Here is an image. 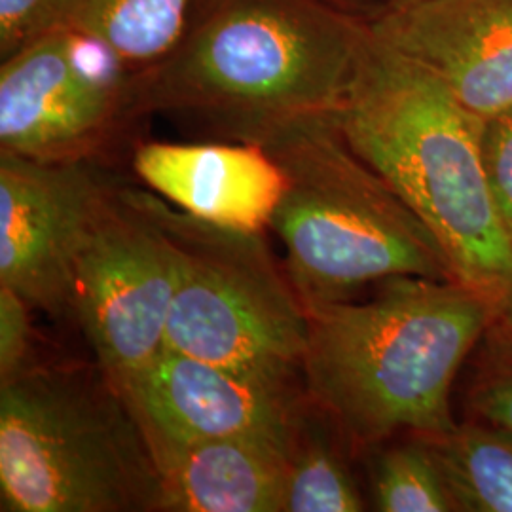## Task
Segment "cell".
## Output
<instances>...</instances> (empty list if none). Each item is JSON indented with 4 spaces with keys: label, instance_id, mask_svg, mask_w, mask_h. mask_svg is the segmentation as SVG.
<instances>
[{
    "label": "cell",
    "instance_id": "obj_1",
    "mask_svg": "<svg viewBox=\"0 0 512 512\" xmlns=\"http://www.w3.org/2000/svg\"><path fill=\"white\" fill-rule=\"evenodd\" d=\"M366 33L368 21L323 0H200L171 52L129 76L133 109L258 145L336 114Z\"/></svg>",
    "mask_w": 512,
    "mask_h": 512
},
{
    "label": "cell",
    "instance_id": "obj_2",
    "mask_svg": "<svg viewBox=\"0 0 512 512\" xmlns=\"http://www.w3.org/2000/svg\"><path fill=\"white\" fill-rule=\"evenodd\" d=\"M499 315L475 287L427 277H393L363 302L308 310L306 395L359 448L399 431L442 435L458 423V372Z\"/></svg>",
    "mask_w": 512,
    "mask_h": 512
},
{
    "label": "cell",
    "instance_id": "obj_3",
    "mask_svg": "<svg viewBox=\"0 0 512 512\" xmlns=\"http://www.w3.org/2000/svg\"><path fill=\"white\" fill-rule=\"evenodd\" d=\"M484 122L437 74L370 31L334 124L439 239L459 281L512 308V239L482 156Z\"/></svg>",
    "mask_w": 512,
    "mask_h": 512
},
{
    "label": "cell",
    "instance_id": "obj_4",
    "mask_svg": "<svg viewBox=\"0 0 512 512\" xmlns=\"http://www.w3.org/2000/svg\"><path fill=\"white\" fill-rule=\"evenodd\" d=\"M260 147L287 188L270 222L306 310L393 277L458 279L439 239L344 141L334 116L275 131Z\"/></svg>",
    "mask_w": 512,
    "mask_h": 512
},
{
    "label": "cell",
    "instance_id": "obj_5",
    "mask_svg": "<svg viewBox=\"0 0 512 512\" xmlns=\"http://www.w3.org/2000/svg\"><path fill=\"white\" fill-rule=\"evenodd\" d=\"M162 473L101 366H29L0 384L4 512L162 511Z\"/></svg>",
    "mask_w": 512,
    "mask_h": 512
},
{
    "label": "cell",
    "instance_id": "obj_6",
    "mask_svg": "<svg viewBox=\"0 0 512 512\" xmlns=\"http://www.w3.org/2000/svg\"><path fill=\"white\" fill-rule=\"evenodd\" d=\"M152 205L179 253L165 349L238 370L302 378L308 310L262 232L196 219L154 192Z\"/></svg>",
    "mask_w": 512,
    "mask_h": 512
},
{
    "label": "cell",
    "instance_id": "obj_7",
    "mask_svg": "<svg viewBox=\"0 0 512 512\" xmlns=\"http://www.w3.org/2000/svg\"><path fill=\"white\" fill-rule=\"evenodd\" d=\"M177 279L179 253L152 192L116 184L78 258L71 311L124 395L164 353Z\"/></svg>",
    "mask_w": 512,
    "mask_h": 512
},
{
    "label": "cell",
    "instance_id": "obj_8",
    "mask_svg": "<svg viewBox=\"0 0 512 512\" xmlns=\"http://www.w3.org/2000/svg\"><path fill=\"white\" fill-rule=\"evenodd\" d=\"M133 118L129 74L74 33L54 29L2 57V154L93 162Z\"/></svg>",
    "mask_w": 512,
    "mask_h": 512
},
{
    "label": "cell",
    "instance_id": "obj_9",
    "mask_svg": "<svg viewBox=\"0 0 512 512\" xmlns=\"http://www.w3.org/2000/svg\"><path fill=\"white\" fill-rule=\"evenodd\" d=\"M114 188L93 162L0 152V285L55 317L71 311L78 258Z\"/></svg>",
    "mask_w": 512,
    "mask_h": 512
},
{
    "label": "cell",
    "instance_id": "obj_10",
    "mask_svg": "<svg viewBox=\"0 0 512 512\" xmlns=\"http://www.w3.org/2000/svg\"><path fill=\"white\" fill-rule=\"evenodd\" d=\"M154 458L198 440H294L310 410L302 378L238 370L164 349L128 395Z\"/></svg>",
    "mask_w": 512,
    "mask_h": 512
},
{
    "label": "cell",
    "instance_id": "obj_11",
    "mask_svg": "<svg viewBox=\"0 0 512 512\" xmlns=\"http://www.w3.org/2000/svg\"><path fill=\"white\" fill-rule=\"evenodd\" d=\"M368 25L478 118L512 110V0H416L387 6Z\"/></svg>",
    "mask_w": 512,
    "mask_h": 512
},
{
    "label": "cell",
    "instance_id": "obj_12",
    "mask_svg": "<svg viewBox=\"0 0 512 512\" xmlns=\"http://www.w3.org/2000/svg\"><path fill=\"white\" fill-rule=\"evenodd\" d=\"M131 165L148 190L196 219L243 232L270 228L287 179L256 143H141Z\"/></svg>",
    "mask_w": 512,
    "mask_h": 512
},
{
    "label": "cell",
    "instance_id": "obj_13",
    "mask_svg": "<svg viewBox=\"0 0 512 512\" xmlns=\"http://www.w3.org/2000/svg\"><path fill=\"white\" fill-rule=\"evenodd\" d=\"M294 440L238 435L167 450L162 511L285 512Z\"/></svg>",
    "mask_w": 512,
    "mask_h": 512
},
{
    "label": "cell",
    "instance_id": "obj_14",
    "mask_svg": "<svg viewBox=\"0 0 512 512\" xmlns=\"http://www.w3.org/2000/svg\"><path fill=\"white\" fill-rule=\"evenodd\" d=\"M200 0H52L50 31L84 38L122 73L162 61L183 37Z\"/></svg>",
    "mask_w": 512,
    "mask_h": 512
},
{
    "label": "cell",
    "instance_id": "obj_15",
    "mask_svg": "<svg viewBox=\"0 0 512 512\" xmlns=\"http://www.w3.org/2000/svg\"><path fill=\"white\" fill-rule=\"evenodd\" d=\"M429 444L458 512H512V431L471 418L421 437Z\"/></svg>",
    "mask_w": 512,
    "mask_h": 512
},
{
    "label": "cell",
    "instance_id": "obj_16",
    "mask_svg": "<svg viewBox=\"0 0 512 512\" xmlns=\"http://www.w3.org/2000/svg\"><path fill=\"white\" fill-rule=\"evenodd\" d=\"M311 414L313 404L294 437L285 512L365 511L346 459Z\"/></svg>",
    "mask_w": 512,
    "mask_h": 512
},
{
    "label": "cell",
    "instance_id": "obj_17",
    "mask_svg": "<svg viewBox=\"0 0 512 512\" xmlns=\"http://www.w3.org/2000/svg\"><path fill=\"white\" fill-rule=\"evenodd\" d=\"M372 503L382 512H458L429 444L416 435L376 461Z\"/></svg>",
    "mask_w": 512,
    "mask_h": 512
},
{
    "label": "cell",
    "instance_id": "obj_18",
    "mask_svg": "<svg viewBox=\"0 0 512 512\" xmlns=\"http://www.w3.org/2000/svg\"><path fill=\"white\" fill-rule=\"evenodd\" d=\"M471 418L512 431V319L499 315L476 348L467 387Z\"/></svg>",
    "mask_w": 512,
    "mask_h": 512
},
{
    "label": "cell",
    "instance_id": "obj_19",
    "mask_svg": "<svg viewBox=\"0 0 512 512\" xmlns=\"http://www.w3.org/2000/svg\"><path fill=\"white\" fill-rule=\"evenodd\" d=\"M482 156L497 215L512 239V110L484 122Z\"/></svg>",
    "mask_w": 512,
    "mask_h": 512
},
{
    "label": "cell",
    "instance_id": "obj_20",
    "mask_svg": "<svg viewBox=\"0 0 512 512\" xmlns=\"http://www.w3.org/2000/svg\"><path fill=\"white\" fill-rule=\"evenodd\" d=\"M31 304L14 289L0 285V384L16 378L31 351Z\"/></svg>",
    "mask_w": 512,
    "mask_h": 512
},
{
    "label": "cell",
    "instance_id": "obj_21",
    "mask_svg": "<svg viewBox=\"0 0 512 512\" xmlns=\"http://www.w3.org/2000/svg\"><path fill=\"white\" fill-rule=\"evenodd\" d=\"M52 0H0V57L50 31Z\"/></svg>",
    "mask_w": 512,
    "mask_h": 512
},
{
    "label": "cell",
    "instance_id": "obj_22",
    "mask_svg": "<svg viewBox=\"0 0 512 512\" xmlns=\"http://www.w3.org/2000/svg\"><path fill=\"white\" fill-rule=\"evenodd\" d=\"M410 2H416V0H391L387 6H401V4H410Z\"/></svg>",
    "mask_w": 512,
    "mask_h": 512
},
{
    "label": "cell",
    "instance_id": "obj_23",
    "mask_svg": "<svg viewBox=\"0 0 512 512\" xmlns=\"http://www.w3.org/2000/svg\"><path fill=\"white\" fill-rule=\"evenodd\" d=\"M323 2H327V4H332V6L340 8V0H323Z\"/></svg>",
    "mask_w": 512,
    "mask_h": 512
},
{
    "label": "cell",
    "instance_id": "obj_24",
    "mask_svg": "<svg viewBox=\"0 0 512 512\" xmlns=\"http://www.w3.org/2000/svg\"><path fill=\"white\" fill-rule=\"evenodd\" d=\"M507 317H511V319H512V308H511V311H509V313H507Z\"/></svg>",
    "mask_w": 512,
    "mask_h": 512
}]
</instances>
